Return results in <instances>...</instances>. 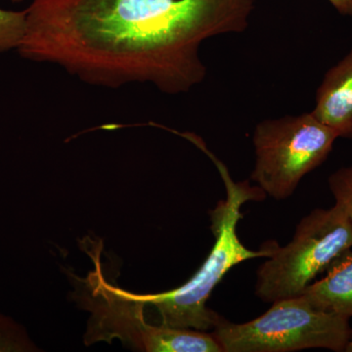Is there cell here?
I'll use <instances>...</instances> for the list:
<instances>
[{
  "instance_id": "obj_1",
  "label": "cell",
  "mask_w": 352,
  "mask_h": 352,
  "mask_svg": "<svg viewBox=\"0 0 352 352\" xmlns=\"http://www.w3.org/2000/svg\"><path fill=\"white\" fill-rule=\"evenodd\" d=\"M254 0H32L20 56L88 85L186 94L207 76L201 44L249 28Z\"/></svg>"
},
{
  "instance_id": "obj_6",
  "label": "cell",
  "mask_w": 352,
  "mask_h": 352,
  "mask_svg": "<svg viewBox=\"0 0 352 352\" xmlns=\"http://www.w3.org/2000/svg\"><path fill=\"white\" fill-rule=\"evenodd\" d=\"M338 138L311 112L261 120L252 136L256 163L251 180L266 195L285 200L327 160Z\"/></svg>"
},
{
  "instance_id": "obj_10",
  "label": "cell",
  "mask_w": 352,
  "mask_h": 352,
  "mask_svg": "<svg viewBox=\"0 0 352 352\" xmlns=\"http://www.w3.org/2000/svg\"><path fill=\"white\" fill-rule=\"evenodd\" d=\"M328 184L336 204L344 210L352 222V164L333 173L329 176Z\"/></svg>"
},
{
  "instance_id": "obj_12",
  "label": "cell",
  "mask_w": 352,
  "mask_h": 352,
  "mask_svg": "<svg viewBox=\"0 0 352 352\" xmlns=\"http://www.w3.org/2000/svg\"><path fill=\"white\" fill-rule=\"evenodd\" d=\"M328 1L340 15L352 17V0H328Z\"/></svg>"
},
{
  "instance_id": "obj_13",
  "label": "cell",
  "mask_w": 352,
  "mask_h": 352,
  "mask_svg": "<svg viewBox=\"0 0 352 352\" xmlns=\"http://www.w3.org/2000/svg\"><path fill=\"white\" fill-rule=\"evenodd\" d=\"M346 352H352V329H351V338H349V342H347L346 347Z\"/></svg>"
},
{
  "instance_id": "obj_9",
  "label": "cell",
  "mask_w": 352,
  "mask_h": 352,
  "mask_svg": "<svg viewBox=\"0 0 352 352\" xmlns=\"http://www.w3.org/2000/svg\"><path fill=\"white\" fill-rule=\"evenodd\" d=\"M27 11L0 8V54L17 50L25 36Z\"/></svg>"
},
{
  "instance_id": "obj_11",
  "label": "cell",
  "mask_w": 352,
  "mask_h": 352,
  "mask_svg": "<svg viewBox=\"0 0 352 352\" xmlns=\"http://www.w3.org/2000/svg\"><path fill=\"white\" fill-rule=\"evenodd\" d=\"M32 344L23 329L9 319L0 316V351H34Z\"/></svg>"
},
{
  "instance_id": "obj_5",
  "label": "cell",
  "mask_w": 352,
  "mask_h": 352,
  "mask_svg": "<svg viewBox=\"0 0 352 352\" xmlns=\"http://www.w3.org/2000/svg\"><path fill=\"white\" fill-rule=\"evenodd\" d=\"M98 256L94 271L83 280L82 302L91 312L85 338L87 344L119 339L141 351L223 352L212 333L149 323L143 303L108 283Z\"/></svg>"
},
{
  "instance_id": "obj_8",
  "label": "cell",
  "mask_w": 352,
  "mask_h": 352,
  "mask_svg": "<svg viewBox=\"0 0 352 352\" xmlns=\"http://www.w3.org/2000/svg\"><path fill=\"white\" fill-rule=\"evenodd\" d=\"M325 272V276L307 287L303 296L317 309L351 318L352 248L333 259Z\"/></svg>"
},
{
  "instance_id": "obj_14",
  "label": "cell",
  "mask_w": 352,
  "mask_h": 352,
  "mask_svg": "<svg viewBox=\"0 0 352 352\" xmlns=\"http://www.w3.org/2000/svg\"><path fill=\"white\" fill-rule=\"evenodd\" d=\"M11 1L14 2V3H19V2H22L23 0H11Z\"/></svg>"
},
{
  "instance_id": "obj_4",
  "label": "cell",
  "mask_w": 352,
  "mask_h": 352,
  "mask_svg": "<svg viewBox=\"0 0 352 352\" xmlns=\"http://www.w3.org/2000/svg\"><path fill=\"white\" fill-rule=\"evenodd\" d=\"M352 248V222L338 204L315 208L296 226L288 245L275 242L256 273V296L264 302L303 295L333 259Z\"/></svg>"
},
{
  "instance_id": "obj_3",
  "label": "cell",
  "mask_w": 352,
  "mask_h": 352,
  "mask_svg": "<svg viewBox=\"0 0 352 352\" xmlns=\"http://www.w3.org/2000/svg\"><path fill=\"white\" fill-rule=\"evenodd\" d=\"M212 335L223 352H342L351 328L349 318L317 309L302 295L277 300L265 314L245 323L219 316Z\"/></svg>"
},
{
  "instance_id": "obj_2",
  "label": "cell",
  "mask_w": 352,
  "mask_h": 352,
  "mask_svg": "<svg viewBox=\"0 0 352 352\" xmlns=\"http://www.w3.org/2000/svg\"><path fill=\"white\" fill-rule=\"evenodd\" d=\"M203 152L217 166L227 192L226 200L220 201L210 212L212 230L215 236L212 251L191 279L179 288L147 295L126 292L131 298L143 303L144 307L155 308L162 325L206 332L214 329L219 316L207 307L215 287L234 266L248 259L270 256L275 241H268L259 251H252L243 245L237 234L238 222L242 219L240 208L245 201L258 199L265 193L248 182H234L226 164L207 146L203 148Z\"/></svg>"
},
{
  "instance_id": "obj_7",
  "label": "cell",
  "mask_w": 352,
  "mask_h": 352,
  "mask_svg": "<svg viewBox=\"0 0 352 352\" xmlns=\"http://www.w3.org/2000/svg\"><path fill=\"white\" fill-rule=\"evenodd\" d=\"M311 113L338 138L352 139V50L326 72Z\"/></svg>"
}]
</instances>
